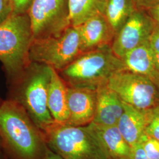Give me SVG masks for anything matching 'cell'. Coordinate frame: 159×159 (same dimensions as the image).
Listing matches in <instances>:
<instances>
[{"label":"cell","mask_w":159,"mask_h":159,"mask_svg":"<svg viewBox=\"0 0 159 159\" xmlns=\"http://www.w3.org/2000/svg\"><path fill=\"white\" fill-rule=\"evenodd\" d=\"M156 24L148 12L136 10L115 35L111 45L114 53L121 59L128 52L148 41Z\"/></svg>","instance_id":"obj_9"},{"label":"cell","mask_w":159,"mask_h":159,"mask_svg":"<svg viewBox=\"0 0 159 159\" xmlns=\"http://www.w3.org/2000/svg\"><path fill=\"white\" fill-rule=\"evenodd\" d=\"M91 123L112 159H130L131 148L117 125L102 126Z\"/></svg>","instance_id":"obj_16"},{"label":"cell","mask_w":159,"mask_h":159,"mask_svg":"<svg viewBox=\"0 0 159 159\" xmlns=\"http://www.w3.org/2000/svg\"><path fill=\"white\" fill-rule=\"evenodd\" d=\"M69 119L66 125L83 126L93 122L97 102V90L68 87Z\"/></svg>","instance_id":"obj_10"},{"label":"cell","mask_w":159,"mask_h":159,"mask_svg":"<svg viewBox=\"0 0 159 159\" xmlns=\"http://www.w3.org/2000/svg\"><path fill=\"white\" fill-rule=\"evenodd\" d=\"M2 146L14 159H45L48 146L43 132L25 108L10 98L0 106Z\"/></svg>","instance_id":"obj_1"},{"label":"cell","mask_w":159,"mask_h":159,"mask_svg":"<svg viewBox=\"0 0 159 159\" xmlns=\"http://www.w3.org/2000/svg\"></svg>","instance_id":"obj_31"},{"label":"cell","mask_w":159,"mask_h":159,"mask_svg":"<svg viewBox=\"0 0 159 159\" xmlns=\"http://www.w3.org/2000/svg\"><path fill=\"white\" fill-rule=\"evenodd\" d=\"M69 0H34L28 14L34 39L58 35L71 26Z\"/></svg>","instance_id":"obj_8"},{"label":"cell","mask_w":159,"mask_h":159,"mask_svg":"<svg viewBox=\"0 0 159 159\" xmlns=\"http://www.w3.org/2000/svg\"><path fill=\"white\" fill-rule=\"evenodd\" d=\"M121 60L127 69L148 77L159 87V71L148 41L128 52Z\"/></svg>","instance_id":"obj_14"},{"label":"cell","mask_w":159,"mask_h":159,"mask_svg":"<svg viewBox=\"0 0 159 159\" xmlns=\"http://www.w3.org/2000/svg\"><path fill=\"white\" fill-rule=\"evenodd\" d=\"M2 146V142H1V138H0V147Z\"/></svg>","instance_id":"obj_30"},{"label":"cell","mask_w":159,"mask_h":159,"mask_svg":"<svg viewBox=\"0 0 159 159\" xmlns=\"http://www.w3.org/2000/svg\"><path fill=\"white\" fill-rule=\"evenodd\" d=\"M123 104L124 111L117 125L131 148L138 143L144 133L152 109L140 110L123 102Z\"/></svg>","instance_id":"obj_13"},{"label":"cell","mask_w":159,"mask_h":159,"mask_svg":"<svg viewBox=\"0 0 159 159\" xmlns=\"http://www.w3.org/2000/svg\"><path fill=\"white\" fill-rule=\"evenodd\" d=\"M45 159H63L61 156L58 154L54 153L48 148L47 153H46V158Z\"/></svg>","instance_id":"obj_27"},{"label":"cell","mask_w":159,"mask_h":159,"mask_svg":"<svg viewBox=\"0 0 159 159\" xmlns=\"http://www.w3.org/2000/svg\"><path fill=\"white\" fill-rule=\"evenodd\" d=\"M125 68L123 60L114 53L111 45H106L81 53L57 72L68 87L97 90L106 85L113 74Z\"/></svg>","instance_id":"obj_3"},{"label":"cell","mask_w":159,"mask_h":159,"mask_svg":"<svg viewBox=\"0 0 159 159\" xmlns=\"http://www.w3.org/2000/svg\"><path fill=\"white\" fill-rule=\"evenodd\" d=\"M144 133L159 140V106L152 110Z\"/></svg>","instance_id":"obj_20"},{"label":"cell","mask_w":159,"mask_h":159,"mask_svg":"<svg viewBox=\"0 0 159 159\" xmlns=\"http://www.w3.org/2000/svg\"><path fill=\"white\" fill-rule=\"evenodd\" d=\"M107 0H69L71 26H79L91 17L104 14Z\"/></svg>","instance_id":"obj_17"},{"label":"cell","mask_w":159,"mask_h":159,"mask_svg":"<svg viewBox=\"0 0 159 159\" xmlns=\"http://www.w3.org/2000/svg\"><path fill=\"white\" fill-rule=\"evenodd\" d=\"M148 43L154 53L159 52V24L156 23L150 35Z\"/></svg>","instance_id":"obj_23"},{"label":"cell","mask_w":159,"mask_h":159,"mask_svg":"<svg viewBox=\"0 0 159 159\" xmlns=\"http://www.w3.org/2000/svg\"><path fill=\"white\" fill-rule=\"evenodd\" d=\"M136 10L134 0L107 1L104 16L115 35Z\"/></svg>","instance_id":"obj_18"},{"label":"cell","mask_w":159,"mask_h":159,"mask_svg":"<svg viewBox=\"0 0 159 159\" xmlns=\"http://www.w3.org/2000/svg\"><path fill=\"white\" fill-rule=\"evenodd\" d=\"M12 13L22 14L28 13L34 0H10Z\"/></svg>","instance_id":"obj_21"},{"label":"cell","mask_w":159,"mask_h":159,"mask_svg":"<svg viewBox=\"0 0 159 159\" xmlns=\"http://www.w3.org/2000/svg\"><path fill=\"white\" fill-rule=\"evenodd\" d=\"M44 134L48 148L63 159H112L91 123L83 126L56 123Z\"/></svg>","instance_id":"obj_4"},{"label":"cell","mask_w":159,"mask_h":159,"mask_svg":"<svg viewBox=\"0 0 159 159\" xmlns=\"http://www.w3.org/2000/svg\"><path fill=\"white\" fill-rule=\"evenodd\" d=\"M123 111V102L107 84L97 89L96 108L92 123L102 126L117 125Z\"/></svg>","instance_id":"obj_12"},{"label":"cell","mask_w":159,"mask_h":159,"mask_svg":"<svg viewBox=\"0 0 159 159\" xmlns=\"http://www.w3.org/2000/svg\"><path fill=\"white\" fill-rule=\"evenodd\" d=\"M137 8L148 11L159 4V0H134Z\"/></svg>","instance_id":"obj_25"},{"label":"cell","mask_w":159,"mask_h":159,"mask_svg":"<svg viewBox=\"0 0 159 159\" xmlns=\"http://www.w3.org/2000/svg\"><path fill=\"white\" fill-rule=\"evenodd\" d=\"M81 53L79 28L71 25L58 35L33 39L29 60L30 62L44 64L60 71Z\"/></svg>","instance_id":"obj_6"},{"label":"cell","mask_w":159,"mask_h":159,"mask_svg":"<svg viewBox=\"0 0 159 159\" xmlns=\"http://www.w3.org/2000/svg\"><path fill=\"white\" fill-rule=\"evenodd\" d=\"M154 60H155L157 68L159 71V53H154Z\"/></svg>","instance_id":"obj_28"},{"label":"cell","mask_w":159,"mask_h":159,"mask_svg":"<svg viewBox=\"0 0 159 159\" xmlns=\"http://www.w3.org/2000/svg\"><path fill=\"white\" fill-rule=\"evenodd\" d=\"M107 86L121 100L140 110L159 106V87L148 77L125 68L113 74Z\"/></svg>","instance_id":"obj_7"},{"label":"cell","mask_w":159,"mask_h":159,"mask_svg":"<svg viewBox=\"0 0 159 159\" xmlns=\"http://www.w3.org/2000/svg\"><path fill=\"white\" fill-rule=\"evenodd\" d=\"M3 102H4V101H3V100L0 98V106H1V105L2 104V103Z\"/></svg>","instance_id":"obj_29"},{"label":"cell","mask_w":159,"mask_h":159,"mask_svg":"<svg viewBox=\"0 0 159 159\" xmlns=\"http://www.w3.org/2000/svg\"><path fill=\"white\" fill-rule=\"evenodd\" d=\"M52 67L30 62L17 79L10 83V98L23 106L34 123L44 133L56 123L47 104Z\"/></svg>","instance_id":"obj_2"},{"label":"cell","mask_w":159,"mask_h":159,"mask_svg":"<svg viewBox=\"0 0 159 159\" xmlns=\"http://www.w3.org/2000/svg\"><path fill=\"white\" fill-rule=\"evenodd\" d=\"M77 27L82 53L111 45L115 33L104 14L91 17Z\"/></svg>","instance_id":"obj_11"},{"label":"cell","mask_w":159,"mask_h":159,"mask_svg":"<svg viewBox=\"0 0 159 159\" xmlns=\"http://www.w3.org/2000/svg\"><path fill=\"white\" fill-rule=\"evenodd\" d=\"M67 91L68 86L57 71L52 68L47 104L53 119L59 125H66L69 119Z\"/></svg>","instance_id":"obj_15"},{"label":"cell","mask_w":159,"mask_h":159,"mask_svg":"<svg viewBox=\"0 0 159 159\" xmlns=\"http://www.w3.org/2000/svg\"><path fill=\"white\" fill-rule=\"evenodd\" d=\"M12 14L10 0H0V24L4 22Z\"/></svg>","instance_id":"obj_22"},{"label":"cell","mask_w":159,"mask_h":159,"mask_svg":"<svg viewBox=\"0 0 159 159\" xmlns=\"http://www.w3.org/2000/svg\"><path fill=\"white\" fill-rule=\"evenodd\" d=\"M130 159H148L139 141L131 148Z\"/></svg>","instance_id":"obj_24"},{"label":"cell","mask_w":159,"mask_h":159,"mask_svg":"<svg viewBox=\"0 0 159 159\" xmlns=\"http://www.w3.org/2000/svg\"><path fill=\"white\" fill-rule=\"evenodd\" d=\"M148 13L156 23L159 24V4L148 10Z\"/></svg>","instance_id":"obj_26"},{"label":"cell","mask_w":159,"mask_h":159,"mask_svg":"<svg viewBox=\"0 0 159 159\" xmlns=\"http://www.w3.org/2000/svg\"><path fill=\"white\" fill-rule=\"evenodd\" d=\"M33 39L28 13H12L0 24V61L10 83L30 63L29 51Z\"/></svg>","instance_id":"obj_5"},{"label":"cell","mask_w":159,"mask_h":159,"mask_svg":"<svg viewBox=\"0 0 159 159\" xmlns=\"http://www.w3.org/2000/svg\"><path fill=\"white\" fill-rule=\"evenodd\" d=\"M148 159H159V140L145 133L139 140Z\"/></svg>","instance_id":"obj_19"}]
</instances>
